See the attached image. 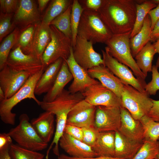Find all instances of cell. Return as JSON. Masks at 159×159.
Masks as SVG:
<instances>
[{"instance_id": "6da1fadb", "label": "cell", "mask_w": 159, "mask_h": 159, "mask_svg": "<svg viewBox=\"0 0 159 159\" xmlns=\"http://www.w3.org/2000/svg\"><path fill=\"white\" fill-rule=\"evenodd\" d=\"M136 3L133 0H103L97 11L113 35L131 32L135 24Z\"/></svg>"}, {"instance_id": "7a4b0ae2", "label": "cell", "mask_w": 159, "mask_h": 159, "mask_svg": "<svg viewBox=\"0 0 159 159\" xmlns=\"http://www.w3.org/2000/svg\"><path fill=\"white\" fill-rule=\"evenodd\" d=\"M84 99L82 92L72 94L64 89L53 101L48 102L41 101L39 106L41 108L45 111L52 113L56 117V130L53 140L47 150V155H49L54 145V153L58 157L59 156V141L64 132L68 114L77 104Z\"/></svg>"}, {"instance_id": "3957f363", "label": "cell", "mask_w": 159, "mask_h": 159, "mask_svg": "<svg viewBox=\"0 0 159 159\" xmlns=\"http://www.w3.org/2000/svg\"><path fill=\"white\" fill-rule=\"evenodd\" d=\"M44 71V70H42L30 76L22 87L13 96L0 102V117L4 123L14 125L16 115L12 112V109L25 99H32L39 106L41 101L35 97L34 90L38 81Z\"/></svg>"}, {"instance_id": "277c9868", "label": "cell", "mask_w": 159, "mask_h": 159, "mask_svg": "<svg viewBox=\"0 0 159 159\" xmlns=\"http://www.w3.org/2000/svg\"><path fill=\"white\" fill-rule=\"evenodd\" d=\"M131 33L112 34L105 44L112 57L129 67L137 78L145 80L146 77L137 66L131 54L130 44Z\"/></svg>"}, {"instance_id": "5b68a950", "label": "cell", "mask_w": 159, "mask_h": 159, "mask_svg": "<svg viewBox=\"0 0 159 159\" xmlns=\"http://www.w3.org/2000/svg\"><path fill=\"white\" fill-rule=\"evenodd\" d=\"M82 14L77 35L92 42L105 43L112 34L101 20L98 12L86 9Z\"/></svg>"}, {"instance_id": "8992f818", "label": "cell", "mask_w": 159, "mask_h": 159, "mask_svg": "<svg viewBox=\"0 0 159 159\" xmlns=\"http://www.w3.org/2000/svg\"><path fill=\"white\" fill-rule=\"evenodd\" d=\"M19 123L10 129L7 134L20 147L31 150L38 151L45 149L48 143L39 136L29 122V117L25 113L21 114Z\"/></svg>"}, {"instance_id": "52a82bcc", "label": "cell", "mask_w": 159, "mask_h": 159, "mask_svg": "<svg viewBox=\"0 0 159 159\" xmlns=\"http://www.w3.org/2000/svg\"><path fill=\"white\" fill-rule=\"evenodd\" d=\"M145 90L141 92L132 86L124 84L121 100L122 106L135 120L148 115L153 105L152 99Z\"/></svg>"}, {"instance_id": "ba28073f", "label": "cell", "mask_w": 159, "mask_h": 159, "mask_svg": "<svg viewBox=\"0 0 159 159\" xmlns=\"http://www.w3.org/2000/svg\"><path fill=\"white\" fill-rule=\"evenodd\" d=\"M49 26L51 40L42 58L45 69L60 58L67 59L72 47L71 39L66 36L54 26L50 25Z\"/></svg>"}, {"instance_id": "9c48e42d", "label": "cell", "mask_w": 159, "mask_h": 159, "mask_svg": "<svg viewBox=\"0 0 159 159\" xmlns=\"http://www.w3.org/2000/svg\"><path fill=\"white\" fill-rule=\"evenodd\" d=\"M93 44L92 42L77 35L75 45L72 47L75 60L87 71L100 65H104L103 58L94 50Z\"/></svg>"}, {"instance_id": "30bf717a", "label": "cell", "mask_w": 159, "mask_h": 159, "mask_svg": "<svg viewBox=\"0 0 159 159\" xmlns=\"http://www.w3.org/2000/svg\"><path fill=\"white\" fill-rule=\"evenodd\" d=\"M104 66L125 85H130L141 92L145 91L146 83L145 80L134 77L132 72L125 65L119 62L109 54L107 47L102 50Z\"/></svg>"}, {"instance_id": "8fae6325", "label": "cell", "mask_w": 159, "mask_h": 159, "mask_svg": "<svg viewBox=\"0 0 159 159\" xmlns=\"http://www.w3.org/2000/svg\"><path fill=\"white\" fill-rule=\"evenodd\" d=\"M6 65L14 70L25 72L30 76L45 69L42 59L32 54H24L19 46L10 52Z\"/></svg>"}, {"instance_id": "7c38bea8", "label": "cell", "mask_w": 159, "mask_h": 159, "mask_svg": "<svg viewBox=\"0 0 159 159\" xmlns=\"http://www.w3.org/2000/svg\"><path fill=\"white\" fill-rule=\"evenodd\" d=\"M82 93L87 102L96 107L122 106L121 99L100 82L88 87Z\"/></svg>"}, {"instance_id": "4fadbf2b", "label": "cell", "mask_w": 159, "mask_h": 159, "mask_svg": "<svg viewBox=\"0 0 159 159\" xmlns=\"http://www.w3.org/2000/svg\"><path fill=\"white\" fill-rule=\"evenodd\" d=\"M121 124L120 107H96L94 127L99 132L118 131Z\"/></svg>"}, {"instance_id": "5bb4252c", "label": "cell", "mask_w": 159, "mask_h": 159, "mask_svg": "<svg viewBox=\"0 0 159 159\" xmlns=\"http://www.w3.org/2000/svg\"><path fill=\"white\" fill-rule=\"evenodd\" d=\"M96 107L84 99L77 104L69 112L66 124L80 128L94 127Z\"/></svg>"}, {"instance_id": "9a60e30c", "label": "cell", "mask_w": 159, "mask_h": 159, "mask_svg": "<svg viewBox=\"0 0 159 159\" xmlns=\"http://www.w3.org/2000/svg\"><path fill=\"white\" fill-rule=\"evenodd\" d=\"M30 76L24 71L12 69L6 65L0 71V88L5 99L11 97L24 85Z\"/></svg>"}, {"instance_id": "2e32d148", "label": "cell", "mask_w": 159, "mask_h": 159, "mask_svg": "<svg viewBox=\"0 0 159 159\" xmlns=\"http://www.w3.org/2000/svg\"><path fill=\"white\" fill-rule=\"evenodd\" d=\"M73 51L72 47L70 56L65 61L73 79L68 90L71 93L75 94L82 92L88 87L100 82L91 77L87 71L77 63L74 59Z\"/></svg>"}, {"instance_id": "e0dca14e", "label": "cell", "mask_w": 159, "mask_h": 159, "mask_svg": "<svg viewBox=\"0 0 159 159\" xmlns=\"http://www.w3.org/2000/svg\"><path fill=\"white\" fill-rule=\"evenodd\" d=\"M120 110L121 124L118 131L129 139L143 143L144 140V129L140 121L135 119L123 106L120 107Z\"/></svg>"}, {"instance_id": "ac0fdd59", "label": "cell", "mask_w": 159, "mask_h": 159, "mask_svg": "<svg viewBox=\"0 0 159 159\" xmlns=\"http://www.w3.org/2000/svg\"><path fill=\"white\" fill-rule=\"evenodd\" d=\"M59 145L72 157L88 158L98 157L91 147L65 132L59 140Z\"/></svg>"}, {"instance_id": "d6986e66", "label": "cell", "mask_w": 159, "mask_h": 159, "mask_svg": "<svg viewBox=\"0 0 159 159\" xmlns=\"http://www.w3.org/2000/svg\"><path fill=\"white\" fill-rule=\"evenodd\" d=\"M13 18L15 25L27 26L39 22L40 16L34 1L20 0Z\"/></svg>"}, {"instance_id": "ffe728a7", "label": "cell", "mask_w": 159, "mask_h": 159, "mask_svg": "<svg viewBox=\"0 0 159 159\" xmlns=\"http://www.w3.org/2000/svg\"><path fill=\"white\" fill-rule=\"evenodd\" d=\"M92 78L97 79L103 86L121 98L124 84L107 67L100 65L87 70Z\"/></svg>"}, {"instance_id": "44dd1931", "label": "cell", "mask_w": 159, "mask_h": 159, "mask_svg": "<svg viewBox=\"0 0 159 159\" xmlns=\"http://www.w3.org/2000/svg\"><path fill=\"white\" fill-rule=\"evenodd\" d=\"M33 39L28 53L42 59V55L51 40L49 25L39 22L35 24Z\"/></svg>"}, {"instance_id": "7402d4cb", "label": "cell", "mask_w": 159, "mask_h": 159, "mask_svg": "<svg viewBox=\"0 0 159 159\" xmlns=\"http://www.w3.org/2000/svg\"><path fill=\"white\" fill-rule=\"evenodd\" d=\"M54 115L52 112L45 111L30 122L40 138L47 143L50 141L54 133Z\"/></svg>"}, {"instance_id": "603a6c76", "label": "cell", "mask_w": 159, "mask_h": 159, "mask_svg": "<svg viewBox=\"0 0 159 159\" xmlns=\"http://www.w3.org/2000/svg\"><path fill=\"white\" fill-rule=\"evenodd\" d=\"M143 144L129 139L117 131L115 132L114 157L133 159Z\"/></svg>"}, {"instance_id": "cb8c5ba5", "label": "cell", "mask_w": 159, "mask_h": 159, "mask_svg": "<svg viewBox=\"0 0 159 159\" xmlns=\"http://www.w3.org/2000/svg\"><path fill=\"white\" fill-rule=\"evenodd\" d=\"M63 60L60 58L49 65L44 70L35 87V95L47 93L53 85L61 67Z\"/></svg>"}, {"instance_id": "d4e9b609", "label": "cell", "mask_w": 159, "mask_h": 159, "mask_svg": "<svg viewBox=\"0 0 159 159\" xmlns=\"http://www.w3.org/2000/svg\"><path fill=\"white\" fill-rule=\"evenodd\" d=\"M73 79L67 63L63 60L53 85L44 95L42 101L48 102L53 101L62 92L65 86Z\"/></svg>"}, {"instance_id": "484cf974", "label": "cell", "mask_w": 159, "mask_h": 159, "mask_svg": "<svg viewBox=\"0 0 159 159\" xmlns=\"http://www.w3.org/2000/svg\"><path fill=\"white\" fill-rule=\"evenodd\" d=\"M115 139V131L100 132L97 140L92 148L98 157H114Z\"/></svg>"}, {"instance_id": "4316f807", "label": "cell", "mask_w": 159, "mask_h": 159, "mask_svg": "<svg viewBox=\"0 0 159 159\" xmlns=\"http://www.w3.org/2000/svg\"><path fill=\"white\" fill-rule=\"evenodd\" d=\"M151 22L148 14L145 19L141 30L136 35L130 39V44L131 54L135 57L138 53L146 44L151 41L152 32Z\"/></svg>"}, {"instance_id": "83f0119b", "label": "cell", "mask_w": 159, "mask_h": 159, "mask_svg": "<svg viewBox=\"0 0 159 159\" xmlns=\"http://www.w3.org/2000/svg\"><path fill=\"white\" fill-rule=\"evenodd\" d=\"M156 53L153 44L149 42L135 57L137 66L146 77L148 72H152V61Z\"/></svg>"}, {"instance_id": "f1b7e54d", "label": "cell", "mask_w": 159, "mask_h": 159, "mask_svg": "<svg viewBox=\"0 0 159 159\" xmlns=\"http://www.w3.org/2000/svg\"><path fill=\"white\" fill-rule=\"evenodd\" d=\"M71 1L52 0L43 15L41 22L49 25L55 18L64 12L71 4Z\"/></svg>"}, {"instance_id": "f546056e", "label": "cell", "mask_w": 159, "mask_h": 159, "mask_svg": "<svg viewBox=\"0 0 159 159\" xmlns=\"http://www.w3.org/2000/svg\"><path fill=\"white\" fill-rule=\"evenodd\" d=\"M157 6L150 0H143V2L136 3V17L135 24L130 35V39L138 34L142 29L146 16L149 11Z\"/></svg>"}, {"instance_id": "4dcf8cb0", "label": "cell", "mask_w": 159, "mask_h": 159, "mask_svg": "<svg viewBox=\"0 0 159 159\" xmlns=\"http://www.w3.org/2000/svg\"><path fill=\"white\" fill-rule=\"evenodd\" d=\"M20 31L16 27L1 42L0 46V70L6 65L10 51L17 42Z\"/></svg>"}, {"instance_id": "1f68e13d", "label": "cell", "mask_w": 159, "mask_h": 159, "mask_svg": "<svg viewBox=\"0 0 159 159\" xmlns=\"http://www.w3.org/2000/svg\"><path fill=\"white\" fill-rule=\"evenodd\" d=\"M72 4L70 5L64 12L53 20L49 24V25L54 26L66 36L71 39L70 17Z\"/></svg>"}, {"instance_id": "d6a6232c", "label": "cell", "mask_w": 159, "mask_h": 159, "mask_svg": "<svg viewBox=\"0 0 159 159\" xmlns=\"http://www.w3.org/2000/svg\"><path fill=\"white\" fill-rule=\"evenodd\" d=\"M140 120L144 129V140H146L153 142L158 141L159 122L154 121L148 115L144 116Z\"/></svg>"}, {"instance_id": "836d02e7", "label": "cell", "mask_w": 159, "mask_h": 159, "mask_svg": "<svg viewBox=\"0 0 159 159\" xmlns=\"http://www.w3.org/2000/svg\"><path fill=\"white\" fill-rule=\"evenodd\" d=\"M9 153L12 159H44V155L37 151L29 150L12 143Z\"/></svg>"}, {"instance_id": "e575fe53", "label": "cell", "mask_w": 159, "mask_h": 159, "mask_svg": "<svg viewBox=\"0 0 159 159\" xmlns=\"http://www.w3.org/2000/svg\"><path fill=\"white\" fill-rule=\"evenodd\" d=\"M84 9L78 0L73 1L72 4L70 17L72 47H74L75 44L78 26L82 14Z\"/></svg>"}, {"instance_id": "d590c367", "label": "cell", "mask_w": 159, "mask_h": 159, "mask_svg": "<svg viewBox=\"0 0 159 159\" xmlns=\"http://www.w3.org/2000/svg\"><path fill=\"white\" fill-rule=\"evenodd\" d=\"M159 151V141L145 140L133 159H155Z\"/></svg>"}, {"instance_id": "8d00e7d4", "label": "cell", "mask_w": 159, "mask_h": 159, "mask_svg": "<svg viewBox=\"0 0 159 159\" xmlns=\"http://www.w3.org/2000/svg\"><path fill=\"white\" fill-rule=\"evenodd\" d=\"M35 24H30L20 32L16 47L19 46L23 52L28 54L35 31Z\"/></svg>"}, {"instance_id": "74e56055", "label": "cell", "mask_w": 159, "mask_h": 159, "mask_svg": "<svg viewBox=\"0 0 159 159\" xmlns=\"http://www.w3.org/2000/svg\"><path fill=\"white\" fill-rule=\"evenodd\" d=\"M14 14H4L1 12L0 16V41L13 29L15 25L11 22Z\"/></svg>"}, {"instance_id": "f35d334b", "label": "cell", "mask_w": 159, "mask_h": 159, "mask_svg": "<svg viewBox=\"0 0 159 159\" xmlns=\"http://www.w3.org/2000/svg\"><path fill=\"white\" fill-rule=\"evenodd\" d=\"M152 79L146 84L145 90L150 95H155L159 90V72L155 65L152 66Z\"/></svg>"}, {"instance_id": "ab89813d", "label": "cell", "mask_w": 159, "mask_h": 159, "mask_svg": "<svg viewBox=\"0 0 159 159\" xmlns=\"http://www.w3.org/2000/svg\"><path fill=\"white\" fill-rule=\"evenodd\" d=\"M83 138L82 141L91 147L93 146L98 137L100 132L94 127L82 128Z\"/></svg>"}, {"instance_id": "60d3db41", "label": "cell", "mask_w": 159, "mask_h": 159, "mask_svg": "<svg viewBox=\"0 0 159 159\" xmlns=\"http://www.w3.org/2000/svg\"><path fill=\"white\" fill-rule=\"evenodd\" d=\"M19 0H0V10L1 12L6 14H14L17 8Z\"/></svg>"}, {"instance_id": "b9f144b4", "label": "cell", "mask_w": 159, "mask_h": 159, "mask_svg": "<svg viewBox=\"0 0 159 159\" xmlns=\"http://www.w3.org/2000/svg\"><path fill=\"white\" fill-rule=\"evenodd\" d=\"M65 132L72 137L82 141L83 132L82 128L66 124L64 129Z\"/></svg>"}, {"instance_id": "7bdbcfd3", "label": "cell", "mask_w": 159, "mask_h": 159, "mask_svg": "<svg viewBox=\"0 0 159 159\" xmlns=\"http://www.w3.org/2000/svg\"><path fill=\"white\" fill-rule=\"evenodd\" d=\"M152 106L148 115L154 121L159 122V100H152Z\"/></svg>"}, {"instance_id": "ee69618b", "label": "cell", "mask_w": 159, "mask_h": 159, "mask_svg": "<svg viewBox=\"0 0 159 159\" xmlns=\"http://www.w3.org/2000/svg\"><path fill=\"white\" fill-rule=\"evenodd\" d=\"M12 139L7 133L0 134V150L9 147L12 143Z\"/></svg>"}, {"instance_id": "f6af8a7d", "label": "cell", "mask_w": 159, "mask_h": 159, "mask_svg": "<svg viewBox=\"0 0 159 159\" xmlns=\"http://www.w3.org/2000/svg\"><path fill=\"white\" fill-rule=\"evenodd\" d=\"M102 1V0H86L85 4L87 8L86 9L97 11L101 7Z\"/></svg>"}, {"instance_id": "bcb514c9", "label": "cell", "mask_w": 159, "mask_h": 159, "mask_svg": "<svg viewBox=\"0 0 159 159\" xmlns=\"http://www.w3.org/2000/svg\"><path fill=\"white\" fill-rule=\"evenodd\" d=\"M148 14L151 20V28L152 30L156 23L159 19V5L150 10Z\"/></svg>"}, {"instance_id": "7dc6e473", "label": "cell", "mask_w": 159, "mask_h": 159, "mask_svg": "<svg viewBox=\"0 0 159 159\" xmlns=\"http://www.w3.org/2000/svg\"><path fill=\"white\" fill-rule=\"evenodd\" d=\"M150 42H155L159 38V19L155 24L151 34Z\"/></svg>"}, {"instance_id": "c3c4849f", "label": "cell", "mask_w": 159, "mask_h": 159, "mask_svg": "<svg viewBox=\"0 0 159 159\" xmlns=\"http://www.w3.org/2000/svg\"><path fill=\"white\" fill-rule=\"evenodd\" d=\"M64 159H123L122 158L106 156H98L94 158H77L68 156L64 154L60 155Z\"/></svg>"}, {"instance_id": "681fc988", "label": "cell", "mask_w": 159, "mask_h": 159, "mask_svg": "<svg viewBox=\"0 0 159 159\" xmlns=\"http://www.w3.org/2000/svg\"><path fill=\"white\" fill-rule=\"evenodd\" d=\"M9 147L0 150V159H12L9 153Z\"/></svg>"}, {"instance_id": "f907efd6", "label": "cell", "mask_w": 159, "mask_h": 159, "mask_svg": "<svg viewBox=\"0 0 159 159\" xmlns=\"http://www.w3.org/2000/svg\"><path fill=\"white\" fill-rule=\"evenodd\" d=\"M50 1L49 0H38V2L39 4V10L41 12H42L44 9L48 2Z\"/></svg>"}, {"instance_id": "816d5d0a", "label": "cell", "mask_w": 159, "mask_h": 159, "mask_svg": "<svg viewBox=\"0 0 159 159\" xmlns=\"http://www.w3.org/2000/svg\"><path fill=\"white\" fill-rule=\"evenodd\" d=\"M156 53L159 54V38L153 44Z\"/></svg>"}, {"instance_id": "f5cc1de1", "label": "cell", "mask_w": 159, "mask_h": 159, "mask_svg": "<svg viewBox=\"0 0 159 159\" xmlns=\"http://www.w3.org/2000/svg\"><path fill=\"white\" fill-rule=\"evenodd\" d=\"M5 99V95L4 92L0 88V102H1Z\"/></svg>"}, {"instance_id": "db71d44e", "label": "cell", "mask_w": 159, "mask_h": 159, "mask_svg": "<svg viewBox=\"0 0 159 159\" xmlns=\"http://www.w3.org/2000/svg\"><path fill=\"white\" fill-rule=\"evenodd\" d=\"M152 3L156 5L157 6L159 5V0H150Z\"/></svg>"}, {"instance_id": "11a10c76", "label": "cell", "mask_w": 159, "mask_h": 159, "mask_svg": "<svg viewBox=\"0 0 159 159\" xmlns=\"http://www.w3.org/2000/svg\"><path fill=\"white\" fill-rule=\"evenodd\" d=\"M155 66L158 68H159V56L157 59Z\"/></svg>"}, {"instance_id": "9f6ffc18", "label": "cell", "mask_w": 159, "mask_h": 159, "mask_svg": "<svg viewBox=\"0 0 159 159\" xmlns=\"http://www.w3.org/2000/svg\"><path fill=\"white\" fill-rule=\"evenodd\" d=\"M45 159H49V158L46 157ZM57 159H64L62 157L61 155H59L58 158Z\"/></svg>"}, {"instance_id": "6f0895ef", "label": "cell", "mask_w": 159, "mask_h": 159, "mask_svg": "<svg viewBox=\"0 0 159 159\" xmlns=\"http://www.w3.org/2000/svg\"><path fill=\"white\" fill-rule=\"evenodd\" d=\"M155 159H159V153Z\"/></svg>"}, {"instance_id": "680465c9", "label": "cell", "mask_w": 159, "mask_h": 159, "mask_svg": "<svg viewBox=\"0 0 159 159\" xmlns=\"http://www.w3.org/2000/svg\"><path fill=\"white\" fill-rule=\"evenodd\" d=\"M158 141H159V138L158 139Z\"/></svg>"}]
</instances>
